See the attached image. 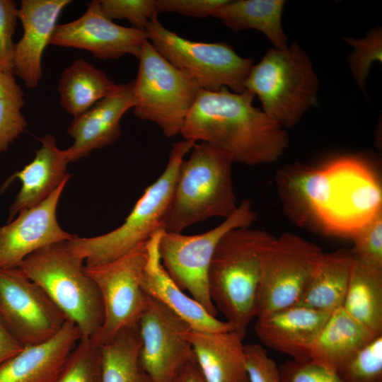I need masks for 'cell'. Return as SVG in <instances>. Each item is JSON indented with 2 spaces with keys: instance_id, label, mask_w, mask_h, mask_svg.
<instances>
[{
  "instance_id": "6da1fadb",
  "label": "cell",
  "mask_w": 382,
  "mask_h": 382,
  "mask_svg": "<svg viewBox=\"0 0 382 382\" xmlns=\"http://www.w3.org/2000/svg\"><path fill=\"white\" fill-rule=\"evenodd\" d=\"M276 183L286 214L299 226L325 235L352 238L382 212L379 180L355 156L320 167H282Z\"/></svg>"
},
{
  "instance_id": "7a4b0ae2",
  "label": "cell",
  "mask_w": 382,
  "mask_h": 382,
  "mask_svg": "<svg viewBox=\"0 0 382 382\" xmlns=\"http://www.w3.org/2000/svg\"><path fill=\"white\" fill-rule=\"evenodd\" d=\"M245 90L201 89L183 124V139L204 141L226 151L233 162L254 166L277 161L289 146L285 129L253 105Z\"/></svg>"
},
{
  "instance_id": "3957f363",
  "label": "cell",
  "mask_w": 382,
  "mask_h": 382,
  "mask_svg": "<svg viewBox=\"0 0 382 382\" xmlns=\"http://www.w3.org/2000/svg\"><path fill=\"white\" fill-rule=\"evenodd\" d=\"M249 227L231 229L221 237L209 270V293L215 307L243 337L255 318L262 259L274 238Z\"/></svg>"
},
{
  "instance_id": "277c9868",
  "label": "cell",
  "mask_w": 382,
  "mask_h": 382,
  "mask_svg": "<svg viewBox=\"0 0 382 382\" xmlns=\"http://www.w3.org/2000/svg\"><path fill=\"white\" fill-rule=\"evenodd\" d=\"M233 161L224 150L207 142L194 145L183 160L162 228L182 233L196 223L214 216L225 219L236 210L232 180Z\"/></svg>"
},
{
  "instance_id": "5b68a950",
  "label": "cell",
  "mask_w": 382,
  "mask_h": 382,
  "mask_svg": "<svg viewBox=\"0 0 382 382\" xmlns=\"http://www.w3.org/2000/svg\"><path fill=\"white\" fill-rule=\"evenodd\" d=\"M66 241L36 250L18 268L45 291L66 319L76 324L81 337L91 338L103 322L102 298L85 272L83 260L71 252Z\"/></svg>"
},
{
  "instance_id": "8992f818",
  "label": "cell",
  "mask_w": 382,
  "mask_h": 382,
  "mask_svg": "<svg viewBox=\"0 0 382 382\" xmlns=\"http://www.w3.org/2000/svg\"><path fill=\"white\" fill-rule=\"evenodd\" d=\"M195 141L183 139L173 144L165 170L138 199L125 222L105 234L67 241L71 252L86 267L110 262L146 242L162 221L171 199L180 165Z\"/></svg>"
},
{
  "instance_id": "52a82bcc",
  "label": "cell",
  "mask_w": 382,
  "mask_h": 382,
  "mask_svg": "<svg viewBox=\"0 0 382 382\" xmlns=\"http://www.w3.org/2000/svg\"><path fill=\"white\" fill-rule=\"evenodd\" d=\"M262 110L282 127L296 125L313 105L318 76L306 52L293 41L284 49L270 48L253 65L245 83Z\"/></svg>"
},
{
  "instance_id": "ba28073f",
  "label": "cell",
  "mask_w": 382,
  "mask_h": 382,
  "mask_svg": "<svg viewBox=\"0 0 382 382\" xmlns=\"http://www.w3.org/2000/svg\"><path fill=\"white\" fill-rule=\"evenodd\" d=\"M133 81V112L156 124L167 137L180 134L201 88L187 73L166 59L146 40Z\"/></svg>"
},
{
  "instance_id": "9c48e42d",
  "label": "cell",
  "mask_w": 382,
  "mask_h": 382,
  "mask_svg": "<svg viewBox=\"0 0 382 382\" xmlns=\"http://www.w3.org/2000/svg\"><path fill=\"white\" fill-rule=\"evenodd\" d=\"M147 40L170 63L190 75L202 90L226 88L245 90L253 59L241 57L224 42H202L184 38L167 29L157 17L145 28Z\"/></svg>"
},
{
  "instance_id": "30bf717a",
  "label": "cell",
  "mask_w": 382,
  "mask_h": 382,
  "mask_svg": "<svg viewBox=\"0 0 382 382\" xmlns=\"http://www.w3.org/2000/svg\"><path fill=\"white\" fill-rule=\"evenodd\" d=\"M257 219L250 199H243L229 217L204 233L184 235L163 231L158 244L161 263L175 282L210 315L218 311L209 293V270L217 243L231 229L249 227Z\"/></svg>"
},
{
  "instance_id": "8fae6325",
  "label": "cell",
  "mask_w": 382,
  "mask_h": 382,
  "mask_svg": "<svg viewBox=\"0 0 382 382\" xmlns=\"http://www.w3.org/2000/svg\"><path fill=\"white\" fill-rule=\"evenodd\" d=\"M324 254L298 235L274 237L262 259L255 318L296 304Z\"/></svg>"
},
{
  "instance_id": "7c38bea8",
  "label": "cell",
  "mask_w": 382,
  "mask_h": 382,
  "mask_svg": "<svg viewBox=\"0 0 382 382\" xmlns=\"http://www.w3.org/2000/svg\"><path fill=\"white\" fill-rule=\"evenodd\" d=\"M147 241L110 262L85 266V272L98 288L103 305V324L91 337L98 346L120 331L138 325L148 308L149 296L141 286Z\"/></svg>"
},
{
  "instance_id": "4fadbf2b",
  "label": "cell",
  "mask_w": 382,
  "mask_h": 382,
  "mask_svg": "<svg viewBox=\"0 0 382 382\" xmlns=\"http://www.w3.org/2000/svg\"><path fill=\"white\" fill-rule=\"evenodd\" d=\"M0 316L23 347L50 339L67 320L45 291L18 267L0 269Z\"/></svg>"
},
{
  "instance_id": "5bb4252c",
  "label": "cell",
  "mask_w": 382,
  "mask_h": 382,
  "mask_svg": "<svg viewBox=\"0 0 382 382\" xmlns=\"http://www.w3.org/2000/svg\"><path fill=\"white\" fill-rule=\"evenodd\" d=\"M190 328L170 309L149 297L139 323V360L152 382H174L183 366L195 358L183 335Z\"/></svg>"
},
{
  "instance_id": "9a60e30c",
  "label": "cell",
  "mask_w": 382,
  "mask_h": 382,
  "mask_svg": "<svg viewBox=\"0 0 382 382\" xmlns=\"http://www.w3.org/2000/svg\"><path fill=\"white\" fill-rule=\"evenodd\" d=\"M146 40L145 30L115 23L102 11L100 1L93 0L81 16L56 25L50 45L85 50L108 60L126 54L139 58Z\"/></svg>"
},
{
  "instance_id": "2e32d148",
  "label": "cell",
  "mask_w": 382,
  "mask_h": 382,
  "mask_svg": "<svg viewBox=\"0 0 382 382\" xmlns=\"http://www.w3.org/2000/svg\"><path fill=\"white\" fill-rule=\"evenodd\" d=\"M69 178L41 203L21 212L8 224L0 226V269L17 268L36 250L76 236L64 231L57 220L59 200Z\"/></svg>"
},
{
  "instance_id": "e0dca14e",
  "label": "cell",
  "mask_w": 382,
  "mask_h": 382,
  "mask_svg": "<svg viewBox=\"0 0 382 382\" xmlns=\"http://www.w3.org/2000/svg\"><path fill=\"white\" fill-rule=\"evenodd\" d=\"M70 0H22L18 19L23 35L15 42L14 74L29 88L37 86L42 78V59L50 45L62 11Z\"/></svg>"
},
{
  "instance_id": "ac0fdd59",
  "label": "cell",
  "mask_w": 382,
  "mask_h": 382,
  "mask_svg": "<svg viewBox=\"0 0 382 382\" xmlns=\"http://www.w3.org/2000/svg\"><path fill=\"white\" fill-rule=\"evenodd\" d=\"M330 314L296 304L257 317L255 331L267 347L286 354L293 360L307 361Z\"/></svg>"
},
{
  "instance_id": "d6986e66",
  "label": "cell",
  "mask_w": 382,
  "mask_h": 382,
  "mask_svg": "<svg viewBox=\"0 0 382 382\" xmlns=\"http://www.w3.org/2000/svg\"><path fill=\"white\" fill-rule=\"evenodd\" d=\"M133 81L97 102L74 120L68 134L74 139L66 150L69 162L87 156L91 151L112 144L121 135L120 121L134 107Z\"/></svg>"
},
{
  "instance_id": "ffe728a7",
  "label": "cell",
  "mask_w": 382,
  "mask_h": 382,
  "mask_svg": "<svg viewBox=\"0 0 382 382\" xmlns=\"http://www.w3.org/2000/svg\"><path fill=\"white\" fill-rule=\"evenodd\" d=\"M163 228H159L146 243L147 256L141 277L144 292L165 305L195 330L209 332L233 330L227 321L210 315L173 280L163 267L158 251Z\"/></svg>"
},
{
  "instance_id": "44dd1931",
  "label": "cell",
  "mask_w": 382,
  "mask_h": 382,
  "mask_svg": "<svg viewBox=\"0 0 382 382\" xmlns=\"http://www.w3.org/2000/svg\"><path fill=\"white\" fill-rule=\"evenodd\" d=\"M81 338L79 328L67 319L52 337L24 347L0 365V382H55Z\"/></svg>"
},
{
  "instance_id": "7402d4cb",
  "label": "cell",
  "mask_w": 382,
  "mask_h": 382,
  "mask_svg": "<svg viewBox=\"0 0 382 382\" xmlns=\"http://www.w3.org/2000/svg\"><path fill=\"white\" fill-rule=\"evenodd\" d=\"M191 345L205 382H248L244 337L235 330L209 332L188 328Z\"/></svg>"
},
{
  "instance_id": "603a6c76",
  "label": "cell",
  "mask_w": 382,
  "mask_h": 382,
  "mask_svg": "<svg viewBox=\"0 0 382 382\" xmlns=\"http://www.w3.org/2000/svg\"><path fill=\"white\" fill-rule=\"evenodd\" d=\"M40 148L33 161L13 174L8 181L18 178L21 188L10 206L8 222L17 214L34 207L45 200L65 179L69 163L66 150L58 148L55 137L47 134L40 139Z\"/></svg>"
},
{
  "instance_id": "cb8c5ba5",
  "label": "cell",
  "mask_w": 382,
  "mask_h": 382,
  "mask_svg": "<svg viewBox=\"0 0 382 382\" xmlns=\"http://www.w3.org/2000/svg\"><path fill=\"white\" fill-rule=\"evenodd\" d=\"M377 335L340 307L331 313L316 339L310 361L339 375Z\"/></svg>"
},
{
  "instance_id": "d4e9b609",
  "label": "cell",
  "mask_w": 382,
  "mask_h": 382,
  "mask_svg": "<svg viewBox=\"0 0 382 382\" xmlns=\"http://www.w3.org/2000/svg\"><path fill=\"white\" fill-rule=\"evenodd\" d=\"M354 262L349 250L340 249L325 253L296 304L330 313L342 307Z\"/></svg>"
},
{
  "instance_id": "484cf974",
  "label": "cell",
  "mask_w": 382,
  "mask_h": 382,
  "mask_svg": "<svg viewBox=\"0 0 382 382\" xmlns=\"http://www.w3.org/2000/svg\"><path fill=\"white\" fill-rule=\"evenodd\" d=\"M284 5L283 0H228L212 16L233 31L258 30L274 48L284 49L288 46L282 23Z\"/></svg>"
},
{
  "instance_id": "4316f807",
  "label": "cell",
  "mask_w": 382,
  "mask_h": 382,
  "mask_svg": "<svg viewBox=\"0 0 382 382\" xmlns=\"http://www.w3.org/2000/svg\"><path fill=\"white\" fill-rule=\"evenodd\" d=\"M120 86L103 71L84 59H78L64 70L57 89L61 105L75 117L116 91Z\"/></svg>"
},
{
  "instance_id": "83f0119b",
  "label": "cell",
  "mask_w": 382,
  "mask_h": 382,
  "mask_svg": "<svg viewBox=\"0 0 382 382\" xmlns=\"http://www.w3.org/2000/svg\"><path fill=\"white\" fill-rule=\"evenodd\" d=\"M342 307L370 330L382 335V270L354 260Z\"/></svg>"
},
{
  "instance_id": "f1b7e54d",
  "label": "cell",
  "mask_w": 382,
  "mask_h": 382,
  "mask_svg": "<svg viewBox=\"0 0 382 382\" xmlns=\"http://www.w3.org/2000/svg\"><path fill=\"white\" fill-rule=\"evenodd\" d=\"M139 325L100 345L102 382H152L139 360Z\"/></svg>"
},
{
  "instance_id": "f546056e",
  "label": "cell",
  "mask_w": 382,
  "mask_h": 382,
  "mask_svg": "<svg viewBox=\"0 0 382 382\" xmlns=\"http://www.w3.org/2000/svg\"><path fill=\"white\" fill-rule=\"evenodd\" d=\"M24 93L16 76L0 70V156L25 129Z\"/></svg>"
},
{
  "instance_id": "4dcf8cb0",
  "label": "cell",
  "mask_w": 382,
  "mask_h": 382,
  "mask_svg": "<svg viewBox=\"0 0 382 382\" xmlns=\"http://www.w3.org/2000/svg\"><path fill=\"white\" fill-rule=\"evenodd\" d=\"M55 382H102L99 346L81 337Z\"/></svg>"
},
{
  "instance_id": "1f68e13d",
  "label": "cell",
  "mask_w": 382,
  "mask_h": 382,
  "mask_svg": "<svg viewBox=\"0 0 382 382\" xmlns=\"http://www.w3.org/2000/svg\"><path fill=\"white\" fill-rule=\"evenodd\" d=\"M347 43L354 47V51L349 55L347 61L351 72L358 84L364 88L366 77L372 64L381 62L382 35L381 30L377 28L362 38L345 37Z\"/></svg>"
},
{
  "instance_id": "d6a6232c",
  "label": "cell",
  "mask_w": 382,
  "mask_h": 382,
  "mask_svg": "<svg viewBox=\"0 0 382 382\" xmlns=\"http://www.w3.org/2000/svg\"><path fill=\"white\" fill-rule=\"evenodd\" d=\"M340 376L345 382H382V335L364 346Z\"/></svg>"
},
{
  "instance_id": "836d02e7",
  "label": "cell",
  "mask_w": 382,
  "mask_h": 382,
  "mask_svg": "<svg viewBox=\"0 0 382 382\" xmlns=\"http://www.w3.org/2000/svg\"><path fill=\"white\" fill-rule=\"evenodd\" d=\"M352 254L355 260L382 270V212L352 238Z\"/></svg>"
},
{
  "instance_id": "e575fe53",
  "label": "cell",
  "mask_w": 382,
  "mask_h": 382,
  "mask_svg": "<svg viewBox=\"0 0 382 382\" xmlns=\"http://www.w3.org/2000/svg\"><path fill=\"white\" fill-rule=\"evenodd\" d=\"M102 11L106 17L115 19H126L132 28L145 30L148 23L158 12L156 0H99Z\"/></svg>"
},
{
  "instance_id": "d590c367",
  "label": "cell",
  "mask_w": 382,
  "mask_h": 382,
  "mask_svg": "<svg viewBox=\"0 0 382 382\" xmlns=\"http://www.w3.org/2000/svg\"><path fill=\"white\" fill-rule=\"evenodd\" d=\"M17 2L0 0V70L14 74L13 37L18 19Z\"/></svg>"
},
{
  "instance_id": "8d00e7d4",
  "label": "cell",
  "mask_w": 382,
  "mask_h": 382,
  "mask_svg": "<svg viewBox=\"0 0 382 382\" xmlns=\"http://www.w3.org/2000/svg\"><path fill=\"white\" fill-rule=\"evenodd\" d=\"M281 382H345L341 376L311 361L291 359L279 366Z\"/></svg>"
},
{
  "instance_id": "74e56055",
  "label": "cell",
  "mask_w": 382,
  "mask_h": 382,
  "mask_svg": "<svg viewBox=\"0 0 382 382\" xmlns=\"http://www.w3.org/2000/svg\"><path fill=\"white\" fill-rule=\"evenodd\" d=\"M245 361L248 382H281L279 366L263 346L245 345Z\"/></svg>"
},
{
  "instance_id": "f35d334b",
  "label": "cell",
  "mask_w": 382,
  "mask_h": 382,
  "mask_svg": "<svg viewBox=\"0 0 382 382\" xmlns=\"http://www.w3.org/2000/svg\"><path fill=\"white\" fill-rule=\"evenodd\" d=\"M228 0H156L158 13H175L196 18L212 16Z\"/></svg>"
},
{
  "instance_id": "ab89813d",
  "label": "cell",
  "mask_w": 382,
  "mask_h": 382,
  "mask_svg": "<svg viewBox=\"0 0 382 382\" xmlns=\"http://www.w3.org/2000/svg\"><path fill=\"white\" fill-rule=\"evenodd\" d=\"M23 347L0 316V365L18 353Z\"/></svg>"
},
{
  "instance_id": "60d3db41",
  "label": "cell",
  "mask_w": 382,
  "mask_h": 382,
  "mask_svg": "<svg viewBox=\"0 0 382 382\" xmlns=\"http://www.w3.org/2000/svg\"><path fill=\"white\" fill-rule=\"evenodd\" d=\"M174 382H205L195 358L183 366Z\"/></svg>"
}]
</instances>
